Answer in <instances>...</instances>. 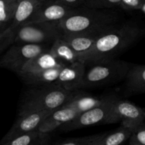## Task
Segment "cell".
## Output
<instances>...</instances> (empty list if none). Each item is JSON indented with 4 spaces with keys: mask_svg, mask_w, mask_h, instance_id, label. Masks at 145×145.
<instances>
[{
    "mask_svg": "<svg viewBox=\"0 0 145 145\" xmlns=\"http://www.w3.org/2000/svg\"><path fill=\"white\" fill-rule=\"evenodd\" d=\"M118 14L106 9L82 7L58 24L61 34L102 35L119 25Z\"/></svg>",
    "mask_w": 145,
    "mask_h": 145,
    "instance_id": "obj_1",
    "label": "cell"
},
{
    "mask_svg": "<svg viewBox=\"0 0 145 145\" xmlns=\"http://www.w3.org/2000/svg\"><path fill=\"white\" fill-rule=\"evenodd\" d=\"M140 33L141 31L136 25H118L100 35L93 48L82 57L81 61L87 64L113 59L116 55L135 42Z\"/></svg>",
    "mask_w": 145,
    "mask_h": 145,
    "instance_id": "obj_2",
    "label": "cell"
},
{
    "mask_svg": "<svg viewBox=\"0 0 145 145\" xmlns=\"http://www.w3.org/2000/svg\"><path fill=\"white\" fill-rule=\"evenodd\" d=\"M76 91H67L57 84L31 86L24 93L18 116L33 111L55 110L64 106Z\"/></svg>",
    "mask_w": 145,
    "mask_h": 145,
    "instance_id": "obj_3",
    "label": "cell"
},
{
    "mask_svg": "<svg viewBox=\"0 0 145 145\" xmlns=\"http://www.w3.org/2000/svg\"><path fill=\"white\" fill-rule=\"evenodd\" d=\"M124 60L108 59L86 64L79 89L114 84L124 80L131 67Z\"/></svg>",
    "mask_w": 145,
    "mask_h": 145,
    "instance_id": "obj_4",
    "label": "cell"
},
{
    "mask_svg": "<svg viewBox=\"0 0 145 145\" xmlns=\"http://www.w3.org/2000/svg\"><path fill=\"white\" fill-rule=\"evenodd\" d=\"M58 22H32L23 24L14 44H42L53 42L61 35Z\"/></svg>",
    "mask_w": 145,
    "mask_h": 145,
    "instance_id": "obj_5",
    "label": "cell"
},
{
    "mask_svg": "<svg viewBox=\"0 0 145 145\" xmlns=\"http://www.w3.org/2000/svg\"><path fill=\"white\" fill-rule=\"evenodd\" d=\"M42 44H13L0 59V66L18 74L30 60L50 49Z\"/></svg>",
    "mask_w": 145,
    "mask_h": 145,
    "instance_id": "obj_6",
    "label": "cell"
},
{
    "mask_svg": "<svg viewBox=\"0 0 145 145\" xmlns=\"http://www.w3.org/2000/svg\"><path fill=\"white\" fill-rule=\"evenodd\" d=\"M117 96L111 95L110 99L101 106L82 112L74 119L59 127L61 131L67 132L96 124H112V108Z\"/></svg>",
    "mask_w": 145,
    "mask_h": 145,
    "instance_id": "obj_7",
    "label": "cell"
},
{
    "mask_svg": "<svg viewBox=\"0 0 145 145\" xmlns=\"http://www.w3.org/2000/svg\"><path fill=\"white\" fill-rule=\"evenodd\" d=\"M40 0H19L15 15L9 26L0 33V51L1 52L13 45L20 27L25 24L41 4Z\"/></svg>",
    "mask_w": 145,
    "mask_h": 145,
    "instance_id": "obj_8",
    "label": "cell"
},
{
    "mask_svg": "<svg viewBox=\"0 0 145 145\" xmlns=\"http://www.w3.org/2000/svg\"><path fill=\"white\" fill-rule=\"evenodd\" d=\"M145 119V110L129 101L116 98L112 108V124L120 123L122 125L134 131Z\"/></svg>",
    "mask_w": 145,
    "mask_h": 145,
    "instance_id": "obj_9",
    "label": "cell"
},
{
    "mask_svg": "<svg viewBox=\"0 0 145 145\" xmlns=\"http://www.w3.org/2000/svg\"><path fill=\"white\" fill-rule=\"evenodd\" d=\"M76 8L54 1L42 2L26 23L58 22L74 12Z\"/></svg>",
    "mask_w": 145,
    "mask_h": 145,
    "instance_id": "obj_10",
    "label": "cell"
},
{
    "mask_svg": "<svg viewBox=\"0 0 145 145\" xmlns=\"http://www.w3.org/2000/svg\"><path fill=\"white\" fill-rule=\"evenodd\" d=\"M53 110L33 111L22 116H18V119L16 120L8 133L4 135L2 140H7L17 135L38 130L43 120Z\"/></svg>",
    "mask_w": 145,
    "mask_h": 145,
    "instance_id": "obj_11",
    "label": "cell"
},
{
    "mask_svg": "<svg viewBox=\"0 0 145 145\" xmlns=\"http://www.w3.org/2000/svg\"><path fill=\"white\" fill-rule=\"evenodd\" d=\"M85 70L86 64L82 61L68 64L61 69L57 84L70 91L79 90Z\"/></svg>",
    "mask_w": 145,
    "mask_h": 145,
    "instance_id": "obj_12",
    "label": "cell"
},
{
    "mask_svg": "<svg viewBox=\"0 0 145 145\" xmlns=\"http://www.w3.org/2000/svg\"><path fill=\"white\" fill-rule=\"evenodd\" d=\"M81 112L66 106H61L54 110L42 123L38 130L42 133H51L52 131L59 128L65 123L74 119Z\"/></svg>",
    "mask_w": 145,
    "mask_h": 145,
    "instance_id": "obj_13",
    "label": "cell"
},
{
    "mask_svg": "<svg viewBox=\"0 0 145 145\" xmlns=\"http://www.w3.org/2000/svg\"><path fill=\"white\" fill-rule=\"evenodd\" d=\"M133 130L124 125L117 130L103 134L87 136L88 145H119L130 140Z\"/></svg>",
    "mask_w": 145,
    "mask_h": 145,
    "instance_id": "obj_14",
    "label": "cell"
},
{
    "mask_svg": "<svg viewBox=\"0 0 145 145\" xmlns=\"http://www.w3.org/2000/svg\"><path fill=\"white\" fill-rule=\"evenodd\" d=\"M62 68H52L44 70L22 72L18 74L21 80L29 86H42L57 84Z\"/></svg>",
    "mask_w": 145,
    "mask_h": 145,
    "instance_id": "obj_15",
    "label": "cell"
},
{
    "mask_svg": "<svg viewBox=\"0 0 145 145\" xmlns=\"http://www.w3.org/2000/svg\"><path fill=\"white\" fill-rule=\"evenodd\" d=\"M111 95L104 96H94L77 90L72 98L64 106L79 110L81 113L87 111L106 103Z\"/></svg>",
    "mask_w": 145,
    "mask_h": 145,
    "instance_id": "obj_16",
    "label": "cell"
},
{
    "mask_svg": "<svg viewBox=\"0 0 145 145\" xmlns=\"http://www.w3.org/2000/svg\"><path fill=\"white\" fill-rule=\"evenodd\" d=\"M101 35L96 34H61L60 37L67 41L72 49L81 57L89 52L93 48L98 38ZM80 59V60H81Z\"/></svg>",
    "mask_w": 145,
    "mask_h": 145,
    "instance_id": "obj_17",
    "label": "cell"
},
{
    "mask_svg": "<svg viewBox=\"0 0 145 145\" xmlns=\"http://www.w3.org/2000/svg\"><path fill=\"white\" fill-rule=\"evenodd\" d=\"M50 134L38 130L17 135L12 137L1 140V145H45L49 144Z\"/></svg>",
    "mask_w": 145,
    "mask_h": 145,
    "instance_id": "obj_18",
    "label": "cell"
},
{
    "mask_svg": "<svg viewBox=\"0 0 145 145\" xmlns=\"http://www.w3.org/2000/svg\"><path fill=\"white\" fill-rule=\"evenodd\" d=\"M67 64L65 63L60 59L55 57L50 52V49L41 52L30 60L22 71L24 72H32V71L44 70V69H52V68H62ZM21 71V72H22Z\"/></svg>",
    "mask_w": 145,
    "mask_h": 145,
    "instance_id": "obj_19",
    "label": "cell"
},
{
    "mask_svg": "<svg viewBox=\"0 0 145 145\" xmlns=\"http://www.w3.org/2000/svg\"><path fill=\"white\" fill-rule=\"evenodd\" d=\"M126 92L128 95L145 93V65H133L125 79Z\"/></svg>",
    "mask_w": 145,
    "mask_h": 145,
    "instance_id": "obj_20",
    "label": "cell"
},
{
    "mask_svg": "<svg viewBox=\"0 0 145 145\" xmlns=\"http://www.w3.org/2000/svg\"><path fill=\"white\" fill-rule=\"evenodd\" d=\"M50 51L55 57L67 65L76 61H81L80 55L76 53L69 43L60 36L52 42Z\"/></svg>",
    "mask_w": 145,
    "mask_h": 145,
    "instance_id": "obj_21",
    "label": "cell"
},
{
    "mask_svg": "<svg viewBox=\"0 0 145 145\" xmlns=\"http://www.w3.org/2000/svg\"><path fill=\"white\" fill-rule=\"evenodd\" d=\"M19 0H0V33L11 24Z\"/></svg>",
    "mask_w": 145,
    "mask_h": 145,
    "instance_id": "obj_22",
    "label": "cell"
},
{
    "mask_svg": "<svg viewBox=\"0 0 145 145\" xmlns=\"http://www.w3.org/2000/svg\"><path fill=\"white\" fill-rule=\"evenodd\" d=\"M121 0H85L84 7L96 9H108L120 7Z\"/></svg>",
    "mask_w": 145,
    "mask_h": 145,
    "instance_id": "obj_23",
    "label": "cell"
},
{
    "mask_svg": "<svg viewBox=\"0 0 145 145\" xmlns=\"http://www.w3.org/2000/svg\"><path fill=\"white\" fill-rule=\"evenodd\" d=\"M129 144L130 145H145L144 121L133 131L129 140Z\"/></svg>",
    "mask_w": 145,
    "mask_h": 145,
    "instance_id": "obj_24",
    "label": "cell"
},
{
    "mask_svg": "<svg viewBox=\"0 0 145 145\" xmlns=\"http://www.w3.org/2000/svg\"><path fill=\"white\" fill-rule=\"evenodd\" d=\"M145 0H121L120 7L127 11L140 10Z\"/></svg>",
    "mask_w": 145,
    "mask_h": 145,
    "instance_id": "obj_25",
    "label": "cell"
},
{
    "mask_svg": "<svg viewBox=\"0 0 145 145\" xmlns=\"http://www.w3.org/2000/svg\"><path fill=\"white\" fill-rule=\"evenodd\" d=\"M56 145H88L87 136L82 137H69L55 143Z\"/></svg>",
    "mask_w": 145,
    "mask_h": 145,
    "instance_id": "obj_26",
    "label": "cell"
},
{
    "mask_svg": "<svg viewBox=\"0 0 145 145\" xmlns=\"http://www.w3.org/2000/svg\"><path fill=\"white\" fill-rule=\"evenodd\" d=\"M46 1L57 2L59 3V4H64L67 7H71V8H77L84 7L85 0H46Z\"/></svg>",
    "mask_w": 145,
    "mask_h": 145,
    "instance_id": "obj_27",
    "label": "cell"
},
{
    "mask_svg": "<svg viewBox=\"0 0 145 145\" xmlns=\"http://www.w3.org/2000/svg\"><path fill=\"white\" fill-rule=\"evenodd\" d=\"M140 10H141V11H142V12L145 14V2L144 3V4L142 5V7L141 9H140Z\"/></svg>",
    "mask_w": 145,
    "mask_h": 145,
    "instance_id": "obj_28",
    "label": "cell"
},
{
    "mask_svg": "<svg viewBox=\"0 0 145 145\" xmlns=\"http://www.w3.org/2000/svg\"><path fill=\"white\" fill-rule=\"evenodd\" d=\"M40 1L41 2H44V1H46V0H40Z\"/></svg>",
    "mask_w": 145,
    "mask_h": 145,
    "instance_id": "obj_29",
    "label": "cell"
}]
</instances>
